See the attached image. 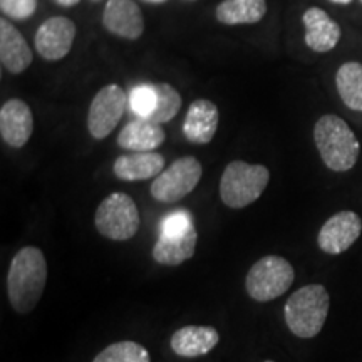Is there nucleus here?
<instances>
[{
	"instance_id": "f257e3e1",
	"label": "nucleus",
	"mask_w": 362,
	"mask_h": 362,
	"mask_svg": "<svg viewBox=\"0 0 362 362\" xmlns=\"http://www.w3.org/2000/svg\"><path fill=\"white\" fill-rule=\"evenodd\" d=\"M47 284V262L37 247H24L13 255L7 275L8 300L13 310L27 314L37 305Z\"/></svg>"
},
{
	"instance_id": "f03ea898",
	"label": "nucleus",
	"mask_w": 362,
	"mask_h": 362,
	"mask_svg": "<svg viewBox=\"0 0 362 362\" xmlns=\"http://www.w3.org/2000/svg\"><path fill=\"white\" fill-rule=\"evenodd\" d=\"M314 141L329 170L344 173L354 168L361 144L354 131L337 115H324L314 126Z\"/></svg>"
},
{
	"instance_id": "7ed1b4c3",
	"label": "nucleus",
	"mask_w": 362,
	"mask_h": 362,
	"mask_svg": "<svg viewBox=\"0 0 362 362\" xmlns=\"http://www.w3.org/2000/svg\"><path fill=\"white\" fill-rule=\"evenodd\" d=\"M330 297L320 284H310L298 288L285 304V322L293 336L302 339L315 337L329 315Z\"/></svg>"
},
{
	"instance_id": "20e7f679",
	"label": "nucleus",
	"mask_w": 362,
	"mask_h": 362,
	"mask_svg": "<svg viewBox=\"0 0 362 362\" xmlns=\"http://www.w3.org/2000/svg\"><path fill=\"white\" fill-rule=\"evenodd\" d=\"M270 181V171L264 165L237 160L226 165L220 180V197L226 206L245 208L262 197Z\"/></svg>"
},
{
	"instance_id": "39448f33",
	"label": "nucleus",
	"mask_w": 362,
	"mask_h": 362,
	"mask_svg": "<svg viewBox=\"0 0 362 362\" xmlns=\"http://www.w3.org/2000/svg\"><path fill=\"white\" fill-rule=\"evenodd\" d=\"M293 279L296 272L291 262L279 255H267L248 270L245 287L253 300L269 302L284 296Z\"/></svg>"
},
{
	"instance_id": "423d86ee",
	"label": "nucleus",
	"mask_w": 362,
	"mask_h": 362,
	"mask_svg": "<svg viewBox=\"0 0 362 362\" xmlns=\"http://www.w3.org/2000/svg\"><path fill=\"white\" fill-rule=\"evenodd\" d=\"M94 223L103 237L115 242H126L133 238L139 228L138 206L129 194L111 193L99 203Z\"/></svg>"
},
{
	"instance_id": "0eeeda50",
	"label": "nucleus",
	"mask_w": 362,
	"mask_h": 362,
	"mask_svg": "<svg viewBox=\"0 0 362 362\" xmlns=\"http://www.w3.org/2000/svg\"><path fill=\"white\" fill-rule=\"evenodd\" d=\"M203 175L202 163L194 156H183L175 160L153 181L151 197L161 203L183 200L200 183Z\"/></svg>"
},
{
	"instance_id": "6e6552de",
	"label": "nucleus",
	"mask_w": 362,
	"mask_h": 362,
	"mask_svg": "<svg viewBox=\"0 0 362 362\" xmlns=\"http://www.w3.org/2000/svg\"><path fill=\"white\" fill-rule=\"evenodd\" d=\"M129 98L117 84H107L90 101L88 111V129L94 139L107 138L123 119Z\"/></svg>"
},
{
	"instance_id": "1a4fd4ad",
	"label": "nucleus",
	"mask_w": 362,
	"mask_h": 362,
	"mask_svg": "<svg viewBox=\"0 0 362 362\" xmlns=\"http://www.w3.org/2000/svg\"><path fill=\"white\" fill-rule=\"evenodd\" d=\"M76 39V24L64 16L42 22L35 33V51L45 61H61L71 52Z\"/></svg>"
},
{
	"instance_id": "9d476101",
	"label": "nucleus",
	"mask_w": 362,
	"mask_h": 362,
	"mask_svg": "<svg viewBox=\"0 0 362 362\" xmlns=\"http://www.w3.org/2000/svg\"><path fill=\"white\" fill-rule=\"evenodd\" d=\"M361 232L362 220L356 211H339L322 225L317 243L320 250L329 255H339L354 245L356 240L361 237Z\"/></svg>"
},
{
	"instance_id": "9b49d317",
	"label": "nucleus",
	"mask_w": 362,
	"mask_h": 362,
	"mask_svg": "<svg viewBox=\"0 0 362 362\" xmlns=\"http://www.w3.org/2000/svg\"><path fill=\"white\" fill-rule=\"evenodd\" d=\"M103 25L121 39L136 40L144 33L141 8L134 0H107L103 12Z\"/></svg>"
},
{
	"instance_id": "f8f14e48",
	"label": "nucleus",
	"mask_w": 362,
	"mask_h": 362,
	"mask_svg": "<svg viewBox=\"0 0 362 362\" xmlns=\"http://www.w3.org/2000/svg\"><path fill=\"white\" fill-rule=\"evenodd\" d=\"M34 131V117L30 107L22 99H8L0 107V136L8 146H25Z\"/></svg>"
},
{
	"instance_id": "ddd939ff",
	"label": "nucleus",
	"mask_w": 362,
	"mask_h": 362,
	"mask_svg": "<svg viewBox=\"0 0 362 362\" xmlns=\"http://www.w3.org/2000/svg\"><path fill=\"white\" fill-rule=\"evenodd\" d=\"M302 22L305 27V44L314 52H330L341 40V25L322 8H307L302 16Z\"/></svg>"
},
{
	"instance_id": "4468645a",
	"label": "nucleus",
	"mask_w": 362,
	"mask_h": 362,
	"mask_svg": "<svg viewBox=\"0 0 362 362\" xmlns=\"http://www.w3.org/2000/svg\"><path fill=\"white\" fill-rule=\"evenodd\" d=\"M218 123L220 112L216 104L208 99H197L185 116L183 133L189 143L208 144L214 139Z\"/></svg>"
},
{
	"instance_id": "2eb2a0df",
	"label": "nucleus",
	"mask_w": 362,
	"mask_h": 362,
	"mask_svg": "<svg viewBox=\"0 0 362 362\" xmlns=\"http://www.w3.org/2000/svg\"><path fill=\"white\" fill-rule=\"evenodd\" d=\"M0 61L11 74H22L33 64V51L24 35L6 19L0 21Z\"/></svg>"
},
{
	"instance_id": "dca6fc26",
	"label": "nucleus",
	"mask_w": 362,
	"mask_h": 362,
	"mask_svg": "<svg viewBox=\"0 0 362 362\" xmlns=\"http://www.w3.org/2000/svg\"><path fill=\"white\" fill-rule=\"evenodd\" d=\"M166 134L161 124L155 123L151 119H139L129 121L128 124L121 129L117 134V144L119 148L128 149V151L134 153H144V151H155L165 143Z\"/></svg>"
},
{
	"instance_id": "f3484780",
	"label": "nucleus",
	"mask_w": 362,
	"mask_h": 362,
	"mask_svg": "<svg viewBox=\"0 0 362 362\" xmlns=\"http://www.w3.org/2000/svg\"><path fill=\"white\" fill-rule=\"evenodd\" d=\"M218 342V330L211 325H187L171 336V349L181 357H198L208 354Z\"/></svg>"
},
{
	"instance_id": "a211bd4d",
	"label": "nucleus",
	"mask_w": 362,
	"mask_h": 362,
	"mask_svg": "<svg viewBox=\"0 0 362 362\" xmlns=\"http://www.w3.org/2000/svg\"><path fill=\"white\" fill-rule=\"evenodd\" d=\"M165 170V158L156 151L131 153L123 155L115 161L112 171L116 178L123 181H143L156 178Z\"/></svg>"
},
{
	"instance_id": "6ab92c4d",
	"label": "nucleus",
	"mask_w": 362,
	"mask_h": 362,
	"mask_svg": "<svg viewBox=\"0 0 362 362\" xmlns=\"http://www.w3.org/2000/svg\"><path fill=\"white\" fill-rule=\"evenodd\" d=\"M198 233L197 228H189L187 233L170 237V235H160L158 242L153 247V259L158 264L176 267L193 257L194 248H197Z\"/></svg>"
},
{
	"instance_id": "aec40b11",
	"label": "nucleus",
	"mask_w": 362,
	"mask_h": 362,
	"mask_svg": "<svg viewBox=\"0 0 362 362\" xmlns=\"http://www.w3.org/2000/svg\"><path fill=\"white\" fill-rule=\"evenodd\" d=\"M215 13L225 25L257 24L265 17L267 0H223Z\"/></svg>"
},
{
	"instance_id": "412c9836",
	"label": "nucleus",
	"mask_w": 362,
	"mask_h": 362,
	"mask_svg": "<svg viewBox=\"0 0 362 362\" xmlns=\"http://www.w3.org/2000/svg\"><path fill=\"white\" fill-rule=\"evenodd\" d=\"M337 93L347 107L362 111V64L351 61L344 62L336 74Z\"/></svg>"
},
{
	"instance_id": "4be33fe9",
	"label": "nucleus",
	"mask_w": 362,
	"mask_h": 362,
	"mask_svg": "<svg viewBox=\"0 0 362 362\" xmlns=\"http://www.w3.org/2000/svg\"><path fill=\"white\" fill-rule=\"evenodd\" d=\"M156 90V107L149 119L158 124L168 123L178 115L181 110V96L171 84L158 83L155 84Z\"/></svg>"
},
{
	"instance_id": "5701e85b",
	"label": "nucleus",
	"mask_w": 362,
	"mask_h": 362,
	"mask_svg": "<svg viewBox=\"0 0 362 362\" xmlns=\"http://www.w3.org/2000/svg\"><path fill=\"white\" fill-rule=\"evenodd\" d=\"M93 362H151V359L141 344L123 341L107 346L94 357Z\"/></svg>"
},
{
	"instance_id": "b1692460",
	"label": "nucleus",
	"mask_w": 362,
	"mask_h": 362,
	"mask_svg": "<svg viewBox=\"0 0 362 362\" xmlns=\"http://www.w3.org/2000/svg\"><path fill=\"white\" fill-rule=\"evenodd\" d=\"M129 106L134 115L144 117V119H149L156 107L155 84L136 86L129 94Z\"/></svg>"
},
{
	"instance_id": "393cba45",
	"label": "nucleus",
	"mask_w": 362,
	"mask_h": 362,
	"mask_svg": "<svg viewBox=\"0 0 362 362\" xmlns=\"http://www.w3.org/2000/svg\"><path fill=\"white\" fill-rule=\"evenodd\" d=\"M193 218L188 211L180 210L166 216L161 221V233L160 235H170V237H176V235L187 233L189 228H193Z\"/></svg>"
},
{
	"instance_id": "a878e982",
	"label": "nucleus",
	"mask_w": 362,
	"mask_h": 362,
	"mask_svg": "<svg viewBox=\"0 0 362 362\" xmlns=\"http://www.w3.org/2000/svg\"><path fill=\"white\" fill-rule=\"evenodd\" d=\"M0 8L11 19L25 21L34 16L37 0H0Z\"/></svg>"
},
{
	"instance_id": "bb28decb",
	"label": "nucleus",
	"mask_w": 362,
	"mask_h": 362,
	"mask_svg": "<svg viewBox=\"0 0 362 362\" xmlns=\"http://www.w3.org/2000/svg\"><path fill=\"white\" fill-rule=\"evenodd\" d=\"M54 2L59 4V6H62V7H74V6H78L81 0H54Z\"/></svg>"
},
{
	"instance_id": "cd10ccee",
	"label": "nucleus",
	"mask_w": 362,
	"mask_h": 362,
	"mask_svg": "<svg viewBox=\"0 0 362 362\" xmlns=\"http://www.w3.org/2000/svg\"><path fill=\"white\" fill-rule=\"evenodd\" d=\"M329 2L339 4V6H347V4H351V2H352V0H329Z\"/></svg>"
},
{
	"instance_id": "c85d7f7f",
	"label": "nucleus",
	"mask_w": 362,
	"mask_h": 362,
	"mask_svg": "<svg viewBox=\"0 0 362 362\" xmlns=\"http://www.w3.org/2000/svg\"><path fill=\"white\" fill-rule=\"evenodd\" d=\"M146 2H155V4H161V2H166V0H146Z\"/></svg>"
},
{
	"instance_id": "c756f323",
	"label": "nucleus",
	"mask_w": 362,
	"mask_h": 362,
	"mask_svg": "<svg viewBox=\"0 0 362 362\" xmlns=\"http://www.w3.org/2000/svg\"><path fill=\"white\" fill-rule=\"evenodd\" d=\"M188 2H194V0H188Z\"/></svg>"
},
{
	"instance_id": "7c9ffc66",
	"label": "nucleus",
	"mask_w": 362,
	"mask_h": 362,
	"mask_svg": "<svg viewBox=\"0 0 362 362\" xmlns=\"http://www.w3.org/2000/svg\"><path fill=\"white\" fill-rule=\"evenodd\" d=\"M265 362H274V361H265Z\"/></svg>"
},
{
	"instance_id": "2f4dec72",
	"label": "nucleus",
	"mask_w": 362,
	"mask_h": 362,
	"mask_svg": "<svg viewBox=\"0 0 362 362\" xmlns=\"http://www.w3.org/2000/svg\"><path fill=\"white\" fill-rule=\"evenodd\" d=\"M94 2H99V0H94Z\"/></svg>"
},
{
	"instance_id": "473e14b6",
	"label": "nucleus",
	"mask_w": 362,
	"mask_h": 362,
	"mask_svg": "<svg viewBox=\"0 0 362 362\" xmlns=\"http://www.w3.org/2000/svg\"><path fill=\"white\" fill-rule=\"evenodd\" d=\"M361 4H362V0H361Z\"/></svg>"
}]
</instances>
